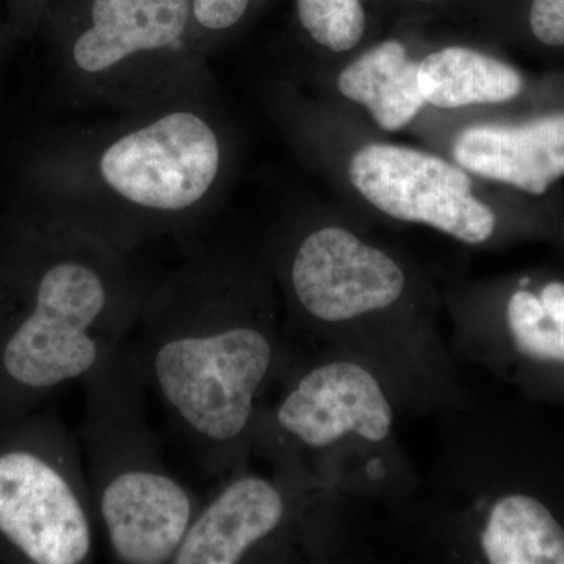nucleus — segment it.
Listing matches in <instances>:
<instances>
[{"mask_svg": "<svg viewBox=\"0 0 564 564\" xmlns=\"http://www.w3.org/2000/svg\"><path fill=\"white\" fill-rule=\"evenodd\" d=\"M296 18L307 40L329 54L355 50L366 33L362 0H296Z\"/></svg>", "mask_w": 564, "mask_h": 564, "instance_id": "nucleus-15", "label": "nucleus"}, {"mask_svg": "<svg viewBox=\"0 0 564 564\" xmlns=\"http://www.w3.org/2000/svg\"><path fill=\"white\" fill-rule=\"evenodd\" d=\"M229 162L231 143L212 98H188L40 141L20 181L40 203L128 247L206 209Z\"/></svg>", "mask_w": 564, "mask_h": 564, "instance_id": "nucleus-2", "label": "nucleus"}, {"mask_svg": "<svg viewBox=\"0 0 564 564\" xmlns=\"http://www.w3.org/2000/svg\"><path fill=\"white\" fill-rule=\"evenodd\" d=\"M443 299L458 362L494 370L516 359L564 369V282L532 291L522 281L500 299L480 284L464 285Z\"/></svg>", "mask_w": 564, "mask_h": 564, "instance_id": "nucleus-9", "label": "nucleus"}, {"mask_svg": "<svg viewBox=\"0 0 564 564\" xmlns=\"http://www.w3.org/2000/svg\"><path fill=\"white\" fill-rule=\"evenodd\" d=\"M355 508L284 475H242L193 519L173 563H242L296 541L314 558H358Z\"/></svg>", "mask_w": 564, "mask_h": 564, "instance_id": "nucleus-7", "label": "nucleus"}, {"mask_svg": "<svg viewBox=\"0 0 564 564\" xmlns=\"http://www.w3.org/2000/svg\"><path fill=\"white\" fill-rule=\"evenodd\" d=\"M0 533L36 564H79L93 536L66 478L28 452L0 456Z\"/></svg>", "mask_w": 564, "mask_h": 564, "instance_id": "nucleus-10", "label": "nucleus"}, {"mask_svg": "<svg viewBox=\"0 0 564 564\" xmlns=\"http://www.w3.org/2000/svg\"><path fill=\"white\" fill-rule=\"evenodd\" d=\"M41 29L73 106L120 113L214 93L192 0H70Z\"/></svg>", "mask_w": 564, "mask_h": 564, "instance_id": "nucleus-4", "label": "nucleus"}, {"mask_svg": "<svg viewBox=\"0 0 564 564\" xmlns=\"http://www.w3.org/2000/svg\"><path fill=\"white\" fill-rule=\"evenodd\" d=\"M417 82L425 102L444 110L508 102L524 87L513 66L464 46L426 55L419 62Z\"/></svg>", "mask_w": 564, "mask_h": 564, "instance_id": "nucleus-14", "label": "nucleus"}, {"mask_svg": "<svg viewBox=\"0 0 564 564\" xmlns=\"http://www.w3.org/2000/svg\"><path fill=\"white\" fill-rule=\"evenodd\" d=\"M47 9V0H9L11 33L18 39H33V35L43 28Z\"/></svg>", "mask_w": 564, "mask_h": 564, "instance_id": "nucleus-18", "label": "nucleus"}, {"mask_svg": "<svg viewBox=\"0 0 564 564\" xmlns=\"http://www.w3.org/2000/svg\"><path fill=\"white\" fill-rule=\"evenodd\" d=\"M352 188L391 220L422 225L464 245L488 243L499 218L469 173L432 152L370 143L348 162Z\"/></svg>", "mask_w": 564, "mask_h": 564, "instance_id": "nucleus-8", "label": "nucleus"}, {"mask_svg": "<svg viewBox=\"0 0 564 564\" xmlns=\"http://www.w3.org/2000/svg\"><path fill=\"white\" fill-rule=\"evenodd\" d=\"M530 28L545 46H564V0H533Z\"/></svg>", "mask_w": 564, "mask_h": 564, "instance_id": "nucleus-17", "label": "nucleus"}, {"mask_svg": "<svg viewBox=\"0 0 564 564\" xmlns=\"http://www.w3.org/2000/svg\"><path fill=\"white\" fill-rule=\"evenodd\" d=\"M33 274V307L3 350L14 381L51 388L90 372L99 359L96 326L132 280L126 247L46 206Z\"/></svg>", "mask_w": 564, "mask_h": 564, "instance_id": "nucleus-5", "label": "nucleus"}, {"mask_svg": "<svg viewBox=\"0 0 564 564\" xmlns=\"http://www.w3.org/2000/svg\"><path fill=\"white\" fill-rule=\"evenodd\" d=\"M397 406L383 380L359 359L328 348L296 375L265 419L284 477L400 521L421 475L397 436Z\"/></svg>", "mask_w": 564, "mask_h": 564, "instance_id": "nucleus-3", "label": "nucleus"}, {"mask_svg": "<svg viewBox=\"0 0 564 564\" xmlns=\"http://www.w3.org/2000/svg\"><path fill=\"white\" fill-rule=\"evenodd\" d=\"M452 155L467 173L540 196L564 176V113L524 124H478L456 135Z\"/></svg>", "mask_w": 564, "mask_h": 564, "instance_id": "nucleus-12", "label": "nucleus"}, {"mask_svg": "<svg viewBox=\"0 0 564 564\" xmlns=\"http://www.w3.org/2000/svg\"><path fill=\"white\" fill-rule=\"evenodd\" d=\"M258 293L237 318L206 334L166 340L154 356V377L177 415L204 440L236 444L254 429L280 344L269 303Z\"/></svg>", "mask_w": 564, "mask_h": 564, "instance_id": "nucleus-6", "label": "nucleus"}, {"mask_svg": "<svg viewBox=\"0 0 564 564\" xmlns=\"http://www.w3.org/2000/svg\"><path fill=\"white\" fill-rule=\"evenodd\" d=\"M252 0H192L193 20L207 50L225 40L250 13Z\"/></svg>", "mask_w": 564, "mask_h": 564, "instance_id": "nucleus-16", "label": "nucleus"}, {"mask_svg": "<svg viewBox=\"0 0 564 564\" xmlns=\"http://www.w3.org/2000/svg\"><path fill=\"white\" fill-rule=\"evenodd\" d=\"M296 321L369 366L400 413L444 419L478 403L441 329L443 295L344 223H310L282 258Z\"/></svg>", "mask_w": 564, "mask_h": 564, "instance_id": "nucleus-1", "label": "nucleus"}, {"mask_svg": "<svg viewBox=\"0 0 564 564\" xmlns=\"http://www.w3.org/2000/svg\"><path fill=\"white\" fill-rule=\"evenodd\" d=\"M11 31L9 28L0 25V65H2L3 57L7 54V44H9V35ZM13 35V33H11Z\"/></svg>", "mask_w": 564, "mask_h": 564, "instance_id": "nucleus-19", "label": "nucleus"}, {"mask_svg": "<svg viewBox=\"0 0 564 564\" xmlns=\"http://www.w3.org/2000/svg\"><path fill=\"white\" fill-rule=\"evenodd\" d=\"M419 62L397 40L370 47L337 74L336 87L348 101L369 111L378 128L402 131L426 106L417 82Z\"/></svg>", "mask_w": 564, "mask_h": 564, "instance_id": "nucleus-13", "label": "nucleus"}, {"mask_svg": "<svg viewBox=\"0 0 564 564\" xmlns=\"http://www.w3.org/2000/svg\"><path fill=\"white\" fill-rule=\"evenodd\" d=\"M421 2H433V0H421Z\"/></svg>", "mask_w": 564, "mask_h": 564, "instance_id": "nucleus-20", "label": "nucleus"}, {"mask_svg": "<svg viewBox=\"0 0 564 564\" xmlns=\"http://www.w3.org/2000/svg\"><path fill=\"white\" fill-rule=\"evenodd\" d=\"M104 527L115 556L129 564L174 558L193 521L191 496L174 478L133 469L111 478L101 496Z\"/></svg>", "mask_w": 564, "mask_h": 564, "instance_id": "nucleus-11", "label": "nucleus"}]
</instances>
